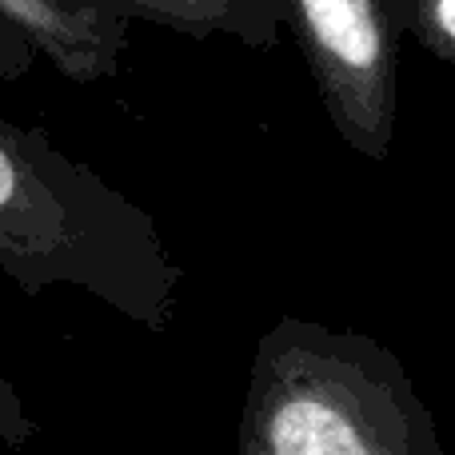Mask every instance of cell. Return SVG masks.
<instances>
[{
    "instance_id": "ba28073f",
    "label": "cell",
    "mask_w": 455,
    "mask_h": 455,
    "mask_svg": "<svg viewBox=\"0 0 455 455\" xmlns=\"http://www.w3.org/2000/svg\"><path fill=\"white\" fill-rule=\"evenodd\" d=\"M36 64V48L0 16V80H20Z\"/></svg>"
},
{
    "instance_id": "9c48e42d",
    "label": "cell",
    "mask_w": 455,
    "mask_h": 455,
    "mask_svg": "<svg viewBox=\"0 0 455 455\" xmlns=\"http://www.w3.org/2000/svg\"><path fill=\"white\" fill-rule=\"evenodd\" d=\"M88 4H116L120 8V0H88Z\"/></svg>"
},
{
    "instance_id": "7a4b0ae2",
    "label": "cell",
    "mask_w": 455,
    "mask_h": 455,
    "mask_svg": "<svg viewBox=\"0 0 455 455\" xmlns=\"http://www.w3.org/2000/svg\"><path fill=\"white\" fill-rule=\"evenodd\" d=\"M240 455H443V443L379 339L283 315L256 344Z\"/></svg>"
},
{
    "instance_id": "5b68a950",
    "label": "cell",
    "mask_w": 455,
    "mask_h": 455,
    "mask_svg": "<svg viewBox=\"0 0 455 455\" xmlns=\"http://www.w3.org/2000/svg\"><path fill=\"white\" fill-rule=\"evenodd\" d=\"M120 8L128 20L192 40L232 36L248 48H272L283 32V0H120Z\"/></svg>"
},
{
    "instance_id": "3957f363",
    "label": "cell",
    "mask_w": 455,
    "mask_h": 455,
    "mask_svg": "<svg viewBox=\"0 0 455 455\" xmlns=\"http://www.w3.org/2000/svg\"><path fill=\"white\" fill-rule=\"evenodd\" d=\"M283 28L347 148L387 160L400 120V0H283Z\"/></svg>"
},
{
    "instance_id": "8992f818",
    "label": "cell",
    "mask_w": 455,
    "mask_h": 455,
    "mask_svg": "<svg viewBox=\"0 0 455 455\" xmlns=\"http://www.w3.org/2000/svg\"><path fill=\"white\" fill-rule=\"evenodd\" d=\"M403 36L455 64V0H400Z\"/></svg>"
},
{
    "instance_id": "277c9868",
    "label": "cell",
    "mask_w": 455,
    "mask_h": 455,
    "mask_svg": "<svg viewBox=\"0 0 455 455\" xmlns=\"http://www.w3.org/2000/svg\"><path fill=\"white\" fill-rule=\"evenodd\" d=\"M0 16L76 84L116 76L132 28L124 8L88 0H0Z\"/></svg>"
},
{
    "instance_id": "6da1fadb",
    "label": "cell",
    "mask_w": 455,
    "mask_h": 455,
    "mask_svg": "<svg viewBox=\"0 0 455 455\" xmlns=\"http://www.w3.org/2000/svg\"><path fill=\"white\" fill-rule=\"evenodd\" d=\"M0 272L28 296L76 288L152 331L180 307L184 267L152 216L44 132L0 116Z\"/></svg>"
},
{
    "instance_id": "52a82bcc",
    "label": "cell",
    "mask_w": 455,
    "mask_h": 455,
    "mask_svg": "<svg viewBox=\"0 0 455 455\" xmlns=\"http://www.w3.org/2000/svg\"><path fill=\"white\" fill-rule=\"evenodd\" d=\"M32 435H36V424H32V416L24 411L20 392H16L12 379L0 371V443L20 448V443H28Z\"/></svg>"
}]
</instances>
